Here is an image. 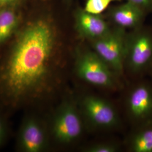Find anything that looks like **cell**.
<instances>
[{"instance_id":"277c9868","label":"cell","mask_w":152,"mask_h":152,"mask_svg":"<svg viewBox=\"0 0 152 152\" xmlns=\"http://www.w3.org/2000/svg\"><path fill=\"white\" fill-rule=\"evenodd\" d=\"M17 133L18 152H42L49 144V131L34 110L27 111Z\"/></svg>"},{"instance_id":"7a4b0ae2","label":"cell","mask_w":152,"mask_h":152,"mask_svg":"<svg viewBox=\"0 0 152 152\" xmlns=\"http://www.w3.org/2000/svg\"><path fill=\"white\" fill-rule=\"evenodd\" d=\"M83 125L75 104L65 99L53 115L49 135L57 144L67 145L81 136Z\"/></svg>"},{"instance_id":"9a60e30c","label":"cell","mask_w":152,"mask_h":152,"mask_svg":"<svg viewBox=\"0 0 152 152\" xmlns=\"http://www.w3.org/2000/svg\"><path fill=\"white\" fill-rule=\"evenodd\" d=\"M117 148L112 144L99 143L87 147L85 149L86 152H115Z\"/></svg>"},{"instance_id":"8992f818","label":"cell","mask_w":152,"mask_h":152,"mask_svg":"<svg viewBox=\"0 0 152 152\" xmlns=\"http://www.w3.org/2000/svg\"><path fill=\"white\" fill-rule=\"evenodd\" d=\"M125 62L134 73H140L152 65V31L141 27L127 36Z\"/></svg>"},{"instance_id":"6da1fadb","label":"cell","mask_w":152,"mask_h":152,"mask_svg":"<svg viewBox=\"0 0 152 152\" xmlns=\"http://www.w3.org/2000/svg\"><path fill=\"white\" fill-rule=\"evenodd\" d=\"M0 58V107L8 115L34 110L54 84L56 33L49 20L39 18L20 27Z\"/></svg>"},{"instance_id":"8fae6325","label":"cell","mask_w":152,"mask_h":152,"mask_svg":"<svg viewBox=\"0 0 152 152\" xmlns=\"http://www.w3.org/2000/svg\"><path fill=\"white\" fill-rule=\"evenodd\" d=\"M20 27L19 16L13 7L0 9V47L11 40Z\"/></svg>"},{"instance_id":"9c48e42d","label":"cell","mask_w":152,"mask_h":152,"mask_svg":"<svg viewBox=\"0 0 152 152\" xmlns=\"http://www.w3.org/2000/svg\"><path fill=\"white\" fill-rule=\"evenodd\" d=\"M75 19L77 33L80 36L90 41L100 38L110 30L101 15L92 14L83 9L76 11Z\"/></svg>"},{"instance_id":"52a82bcc","label":"cell","mask_w":152,"mask_h":152,"mask_svg":"<svg viewBox=\"0 0 152 152\" xmlns=\"http://www.w3.org/2000/svg\"><path fill=\"white\" fill-rule=\"evenodd\" d=\"M82 107L87 118L96 126L109 128L118 123V116L115 109L104 99L87 96L83 99Z\"/></svg>"},{"instance_id":"2e32d148","label":"cell","mask_w":152,"mask_h":152,"mask_svg":"<svg viewBox=\"0 0 152 152\" xmlns=\"http://www.w3.org/2000/svg\"><path fill=\"white\" fill-rule=\"evenodd\" d=\"M127 1L138 6L145 11L152 7V0H127Z\"/></svg>"},{"instance_id":"e0dca14e","label":"cell","mask_w":152,"mask_h":152,"mask_svg":"<svg viewBox=\"0 0 152 152\" xmlns=\"http://www.w3.org/2000/svg\"><path fill=\"white\" fill-rule=\"evenodd\" d=\"M18 0H0V9L13 7Z\"/></svg>"},{"instance_id":"4fadbf2b","label":"cell","mask_w":152,"mask_h":152,"mask_svg":"<svg viewBox=\"0 0 152 152\" xmlns=\"http://www.w3.org/2000/svg\"><path fill=\"white\" fill-rule=\"evenodd\" d=\"M114 0H86L83 10L95 15H101Z\"/></svg>"},{"instance_id":"5b68a950","label":"cell","mask_w":152,"mask_h":152,"mask_svg":"<svg viewBox=\"0 0 152 152\" xmlns=\"http://www.w3.org/2000/svg\"><path fill=\"white\" fill-rule=\"evenodd\" d=\"M127 36L125 29H111L100 38L91 41L94 51L103 59L114 73L122 74L125 64Z\"/></svg>"},{"instance_id":"ba28073f","label":"cell","mask_w":152,"mask_h":152,"mask_svg":"<svg viewBox=\"0 0 152 152\" xmlns=\"http://www.w3.org/2000/svg\"><path fill=\"white\" fill-rule=\"evenodd\" d=\"M127 108L131 117L144 125L151 122L152 87L141 83L134 87L127 99Z\"/></svg>"},{"instance_id":"30bf717a","label":"cell","mask_w":152,"mask_h":152,"mask_svg":"<svg viewBox=\"0 0 152 152\" xmlns=\"http://www.w3.org/2000/svg\"><path fill=\"white\" fill-rule=\"evenodd\" d=\"M145 13L141 7L127 1L113 8L110 17L118 27L136 29L141 27Z\"/></svg>"},{"instance_id":"5bb4252c","label":"cell","mask_w":152,"mask_h":152,"mask_svg":"<svg viewBox=\"0 0 152 152\" xmlns=\"http://www.w3.org/2000/svg\"><path fill=\"white\" fill-rule=\"evenodd\" d=\"M9 115L0 107V148L4 145L9 136V127L7 121Z\"/></svg>"},{"instance_id":"7c38bea8","label":"cell","mask_w":152,"mask_h":152,"mask_svg":"<svg viewBox=\"0 0 152 152\" xmlns=\"http://www.w3.org/2000/svg\"><path fill=\"white\" fill-rule=\"evenodd\" d=\"M151 122L132 136L130 143L131 151L134 152H152V124Z\"/></svg>"},{"instance_id":"3957f363","label":"cell","mask_w":152,"mask_h":152,"mask_svg":"<svg viewBox=\"0 0 152 152\" xmlns=\"http://www.w3.org/2000/svg\"><path fill=\"white\" fill-rule=\"evenodd\" d=\"M75 66L77 75L84 81L107 88L115 86L114 72L94 51H78Z\"/></svg>"}]
</instances>
